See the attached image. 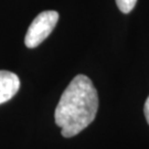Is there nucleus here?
Masks as SVG:
<instances>
[{
    "label": "nucleus",
    "instance_id": "obj_1",
    "mask_svg": "<svg viewBox=\"0 0 149 149\" xmlns=\"http://www.w3.org/2000/svg\"><path fill=\"white\" fill-rule=\"evenodd\" d=\"M97 109L98 95L93 82L86 75L79 74L60 98L54 113L55 124L64 137H73L93 123Z\"/></svg>",
    "mask_w": 149,
    "mask_h": 149
},
{
    "label": "nucleus",
    "instance_id": "obj_2",
    "mask_svg": "<svg viewBox=\"0 0 149 149\" xmlns=\"http://www.w3.org/2000/svg\"><path fill=\"white\" fill-rule=\"evenodd\" d=\"M59 21V13L54 10L43 11L39 13L28 29L24 44L29 49L37 48L51 34Z\"/></svg>",
    "mask_w": 149,
    "mask_h": 149
},
{
    "label": "nucleus",
    "instance_id": "obj_3",
    "mask_svg": "<svg viewBox=\"0 0 149 149\" xmlns=\"http://www.w3.org/2000/svg\"><path fill=\"white\" fill-rule=\"evenodd\" d=\"M20 87L18 75L10 71H0V104L11 100Z\"/></svg>",
    "mask_w": 149,
    "mask_h": 149
},
{
    "label": "nucleus",
    "instance_id": "obj_4",
    "mask_svg": "<svg viewBox=\"0 0 149 149\" xmlns=\"http://www.w3.org/2000/svg\"><path fill=\"white\" fill-rule=\"evenodd\" d=\"M137 0H116V5L118 9L122 11L123 13H129L136 6Z\"/></svg>",
    "mask_w": 149,
    "mask_h": 149
},
{
    "label": "nucleus",
    "instance_id": "obj_5",
    "mask_svg": "<svg viewBox=\"0 0 149 149\" xmlns=\"http://www.w3.org/2000/svg\"><path fill=\"white\" fill-rule=\"evenodd\" d=\"M144 113H145V117H146V120L149 125V96L148 98L146 100V103H145V107H144Z\"/></svg>",
    "mask_w": 149,
    "mask_h": 149
}]
</instances>
